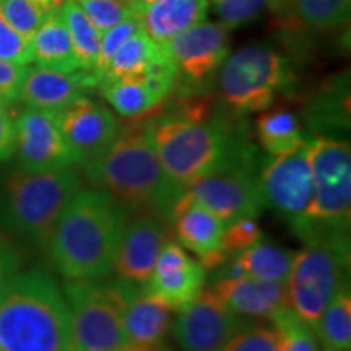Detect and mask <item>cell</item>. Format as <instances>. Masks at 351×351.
<instances>
[{"label": "cell", "mask_w": 351, "mask_h": 351, "mask_svg": "<svg viewBox=\"0 0 351 351\" xmlns=\"http://www.w3.org/2000/svg\"><path fill=\"white\" fill-rule=\"evenodd\" d=\"M127 213L106 192L80 189L52 228L46 252L65 280H101L114 270Z\"/></svg>", "instance_id": "obj_1"}, {"label": "cell", "mask_w": 351, "mask_h": 351, "mask_svg": "<svg viewBox=\"0 0 351 351\" xmlns=\"http://www.w3.org/2000/svg\"><path fill=\"white\" fill-rule=\"evenodd\" d=\"M83 171L127 213L150 212L169 221L171 208L182 192L166 176L145 124L119 130L111 147Z\"/></svg>", "instance_id": "obj_2"}, {"label": "cell", "mask_w": 351, "mask_h": 351, "mask_svg": "<svg viewBox=\"0 0 351 351\" xmlns=\"http://www.w3.org/2000/svg\"><path fill=\"white\" fill-rule=\"evenodd\" d=\"M0 351H72L67 302L46 271L16 274L0 291Z\"/></svg>", "instance_id": "obj_3"}, {"label": "cell", "mask_w": 351, "mask_h": 351, "mask_svg": "<svg viewBox=\"0 0 351 351\" xmlns=\"http://www.w3.org/2000/svg\"><path fill=\"white\" fill-rule=\"evenodd\" d=\"M314 194L301 218L289 223L306 245H350L351 150L343 140L306 138Z\"/></svg>", "instance_id": "obj_4"}, {"label": "cell", "mask_w": 351, "mask_h": 351, "mask_svg": "<svg viewBox=\"0 0 351 351\" xmlns=\"http://www.w3.org/2000/svg\"><path fill=\"white\" fill-rule=\"evenodd\" d=\"M145 129L166 176L181 191L221 163L239 130L228 121L184 112L153 117Z\"/></svg>", "instance_id": "obj_5"}, {"label": "cell", "mask_w": 351, "mask_h": 351, "mask_svg": "<svg viewBox=\"0 0 351 351\" xmlns=\"http://www.w3.org/2000/svg\"><path fill=\"white\" fill-rule=\"evenodd\" d=\"M82 189L75 169H13L0 189V226L36 245H46L52 228Z\"/></svg>", "instance_id": "obj_6"}, {"label": "cell", "mask_w": 351, "mask_h": 351, "mask_svg": "<svg viewBox=\"0 0 351 351\" xmlns=\"http://www.w3.org/2000/svg\"><path fill=\"white\" fill-rule=\"evenodd\" d=\"M263 160L241 129L217 168L192 181L178 199L202 205L225 225L243 218H258L265 208L261 174Z\"/></svg>", "instance_id": "obj_7"}, {"label": "cell", "mask_w": 351, "mask_h": 351, "mask_svg": "<svg viewBox=\"0 0 351 351\" xmlns=\"http://www.w3.org/2000/svg\"><path fill=\"white\" fill-rule=\"evenodd\" d=\"M130 282L67 280L62 287L70 315L72 351H119L127 343L122 326Z\"/></svg>", "instance_id": "obj_8"}, {"label": "cell", "mask_w": 351, "mask_h": 351, "mask_svg": "<svg viewBox=\"0 0 351 351\" xmlns=\"http://www.w3.org/2000/svg\"><path fill=\"white\" fill-rule=\"evenodd\" d=\"M295 83L287 57L263 44H254L226 57L218 86L223 103L238 116L265 111L276 95Z\"/></svg>", "instance_id": "obj_9"}, {"label": "cell", "mask_w": 351, "mask_h": 351, "mask_svg": "<svg viewBox=\"0 0 351 351\" xmlns=\"http://www.w3.org/2000/svg\"><path fill=\"white\" fill-rule=\"evenodd\" d=\"M348 271L350 245H307L293 258L287 280L288 302L314 332L326 306L350 283Z\"/></svg>", "instance_id": "obj_10"}, {"label": "cell", "mask_w": 351, "mask_h": 351, "mask_svg": "<svg viewBox=\"0 0 351 351\" xmlns=\"http://www.w3.org/2000/svg\"><path fill=\"white\" fill-rule=\"evenodd\" d=\"M163 49L176 69V86L191 96L202 93L221 69L230 52V33L223 23L205 20L176 34Z\"/></svg>", "instance_id": "obj_11"}, {"label": "cell", "mask_w": 351, "mask_h": 351, "mask_svg": "<svg viewBox=\"0 0 351 351\" xmlns=\"http://www.w3.org/2000/svg\"><path fill=\"white\" fill-rule=\"evenodd\" d=\"M258 181L265 208H271L288 223L301 218L314 194L307 142L289 155L263 160Z\"/></svg>", "instance_id": "obj_12"}, {"label": "cell", "mask_w": 351, "mask_h": 351, "mask_svg": "<svg viewBox=\"0 0 351 351\" xmlns=\"http://www.w3.org/2000/svg\"><path fill=\"white\" fill-rule=\"evenodd\" d=\"M251 320L232 313L212 288L179 309L173 335L181 351H217Z\"/></svg>", "instance_id": "obj_13"}, {"label": "cell", "mask_w": 351, "mask_h": 351, "mask_svg": "<svg viewBox=\"0 0 351 351\" xmlns=\"http://www.w3.org/2000/svg\"><path fill=\"white\" fill-rule=\"evenodd\" d=\"M56 116L73 163L82 168L95 163L119 134V122L114 114L86 96L77 98Z\"/></svg>", "instance_id": "obj_14"}, {"label": "cell", "mask_w": 351, "mask_h": 351, "mask_svg": "<svg viewBox=\"0 0 351 351\" xmlns=\"http://www.w3.org/2000/svg\"><path fill=\"white\" fill-rule=\"evenodd\" d=\"M15 129V152L21 169L44 173L73 165V156L62 137L54 111L26 108L16 117Z\"/></svg>", "instance_id": "obj_15"}, {"label": "cell", "mask_w": 351, "mask_h": 351, "mask_svg": "<svg viewBox=\"0 0 351 351\" xmlns=\"http://www.w3.org/2000/svg\"><path fill=\"white\" fill-rule=\"evenodd\" d=\"M205 278L200 262L189 257L179 244L168 243L158 254L155 269L142 287L171 311H179L199 295Z\"/></svg>", "instance_id": "obj_16"}, {"label": "cell", "mask_w": 351, "mask_h": 351, "mask_svg": "<svg viewBox=\"0 0 351 351\" xmlns=\"http://www.w3.org/2000/svg\"><path fill=\"white\" fill-rule=\"evenodd\" d=\"M165 221L160 215L150 212L125 221L114 261L119 278L135 285H143L150 278L158 254L166 244Z\"/></svg>", "instance_id": "obj_17"}, {"label": "cell", "mask_w": 351, "mask_h": 351, "mask_svg": "<svg viewBox=\"0 0 351 351\" xmlns=\"http://www.w3.org/2000/svg\"><path fill=\"white\" fill-rule=\"evenodd\" d=\"M169 221L174 225L179 243L200 258V265L205 270L219 267L226 261L221 251L226 225L210 210L178 199L171 208Z\"/></svg>", "instance_id": "obj_18"}, {"label": "cell", "mask_w": 351, "mask_h": 351, "mask_svg": "<svg viewBox=\"0 0 351 351\" xmlns=\"http://www.w3.org/2000/svg\"><path fill=\"white\" fill-rule=\"evenodd\" d=\"M93 86H96L93 77L85 70L59 72L43 67H28L21 82L19 99L28 108L57 112Z\"/></svg>", "instance_id": "obj_19"}, {"label": "cell", "mask_w": 351, "mask_h": 351, "mask_svg": "<svg viewBox=\"0 0 351 351\" xmlns=\"http://www.w3.org/2000/svg\"><path fill=\"white\" fill-rule=\"evenodd\" d=\"M174 85V78L148 72L122 78H103L98 83L104 99L124 117H138L150 112L173 93Z\"/></svg>", "instance_id": "obj_20"}, {"label": "cell", "mask_w": 351, "mask_h": 351, "mask_svg": "<svg viewBox=\"0 0 351 351\" xmlns=\"http://www.w3.org/2000/svg\"><path fill=\"white\" fill-rule=\"evenodd\" d=\"M212 289L232 313L247 319H270L276 311L289 304L287 282H269L241 276L217 280Z\"/></svg>", "instance_id": "obj_21"}, {"label": "cell", "mask_w": 351, "mask_h": 351, "mask_svg": "<svg viewBox=\"0 0 351 351\" xmlns=\"http://www.w3.org/2000/svg\"><path fill=\"white\" fill-rule=\"evenodd\" d=\"M122 326L127 343L161 345L173 326L171 309L145 291L142 285L130 283L122 307Z\"/></svg>", "instance_id": "obj_22"}, {"label": "cell", "mask_w": 351, "mask_h": 351, "mask_svg": "<svg viewBox=\"0 0 351 351\" xmlns=\"http://www.w3.org/2000/svg\"><path fill=\"white\" fill-rule=\"evenodd\" d=\"M208 0H153L135 15L153 43L163 46L208 16Z\"/></svg>", "instance_id": "obj_23"}, {"label": "cell", "mask_w": 351, "mask_h": 351, "mask_svg": "<svg viewBox=\"0 0 351 351\" xmlns=\"http://www.w3.org/2000/svg\"><path fill=\"white\" fill-rule=\"evenodd\" d=\"M293 258L295 254L288 249L258 241L251 247L234 254L230 263L223 262L219 265L223 269L217 274V280L251 276L269 282H287Z\"/></svg>", "instance_id": "obj_24"}, {"label": "cell", "mask_w": 351, "mask_h": 351, "mask_svg": "<svg viewBox=\"0 0 351 351\" xmlns=\"http://www.w3.org/2000/svg\"><path fill=\"white\" fill-rule=\"evenodd\" d=\"M59 8L47 15L29 39L33 62L43 69L77 72L82 67Z\"/></svg>", "instance_id": "obj_25"}, {"label": "cell", "mask_w": 351, "mask_h": 351, "mask_svg": "<svg viewBox=\"0 0 351 351\" xmlns=\"http://www.w3.org/2000/svg\"><path fill=\"white\" fill-rule=\"evenodd\" d=\"M306 124L315 132H345L350 129V80L348 73L333 78L311 101Z\"/></svg>", "instance_id": "obj_26"}, {"label": "cell", "mask_w": 351, "mask_h": 351, "mask_svg": "<svg viewBox=\"0 0 351 351\" xmlns=\"http://www.w3.org/2000/svg\"><path fill=\"white\" fill-rule=\"evenodd\" d=\"M256 129L262 148L271 156L289 155L306 143L296 116L285 109L262 114L257 119Z\"/></svg>", "instance_id": "obj_27"}, {"label": "cell", "mask_w": 351, "mask_h": 351, "mask_svg": "<svg viewBox=\"0 0 351 351\" xmlns=\"http://www.w3.org/2000/svg\"><path fill=\"white\" fill-rule=\"evenodd\" d=\"M315 335L326 348L350 351L351 346V291L350 283L339 289L320 315Z\"/></svg>", "instance_id": "obj_28"}, {"label": "cell", "mask_w": 351, "mask_h": 351, "mask_svg": "<svg viewBox=\"0 0 351 351\" xmlns=\"http://www.w3.org/2000/svg\"><path fill=\"white\" fill-rule=\"evenodd\" d=\"M160 52V44L153 43L143 29H140L117 47L109 59L103 78H122L143 73Z\"/></svg>", "instance_id": "obj_29"}, {"label": "cell", "mask_w": 351, "mask_h": 351, "mask_svg": "<svg viewBox=\"0 0 351 351\" xmlns=\"http://www.w3.org/2000/svg\"><path fill=\"white\" fill-rule=\"evenodd\" d=\"M59 10L60 15H62L64 23L69 29L70 39H72L73 49H75L80 67L91 75V70H93L96 59H98L103 33L98 32L91 25V21L83 13L80 5L77 3V0H65Z\"/></svg>", "instance_id": "obj_30"}, {"label": "cell", "mask_w": 351, "mask_h": 351, "mask_svg": "<svg viewBox=\"0 0 351 351\" xmlns=\"http://www.w3.org/2000/svg\"><path fill=\"white\" fill-rule=\"evenodd\" d=\"M65 0H0V13L7 23L25 39H32L47 15Z\"/></svg>", "instance_id": "obj_31"}, {"label": "cell", "mask_w": 351, "mask_h": 351, "mask_svg": "<svg viewBox=\"0 0 351 351\" xmlns=\"http://www.w3.org/2000/svg\"><path fill=\"white\" fill-rule=\"evenodd\" d=\"M351 0H295L296 16L307 28L328 32L348 23Z\"/></svg>", "instance_id": "obj_32"}, {"label": "cell", "mask_w": 351, "mask_h": 351, "mask_svg": "<svg viewBox=\"0 0 351 351\" xmlns=\"http://www.w3.org/2000/svg\"><path fill=\"white\" fill-rule=\"evenodd\" d=\"M270 320L280 333V351H317L319 339L315 332L289 304L276 311Z\"/></svg>", "instance_id": "obj_33"}, {"label": "cell", "mask_w": 351, "mask_h": 351, "mask_svg": "<svg viewBox=\"0 0 351 351\" xmlns=\"http://www.w3.org/2000/svg\"><path fill=\"white\" fill-rule=\"evenodd\" d=\"M217 351H280V333L274 326L251 322Z\"/></svg>", "instance_id": "obj_34"}, {"label": "cell", "mask_w": 351, "mask_h": 351, "mask_svg": "<svg viewBox=\"0 0 351 351\" xmlns=\"http://www.w3.org/2000/svg\"><path fill=\"white\" fill-rule=\"evenodd\" d=\"M142 29V25H140V20L137 15H130L127 16L125 20H122L121 23H117L112 28H109L108 32L103 33L101 36V44H99V52H98V59H96V64L93 70H91V77L96 82V86L101 78H103L104 70H106V65L111 59L114 52L117 51V47L121 46L122 43L127 41L132 34H135L137 32Z\"/></svg>", "instance_id": "obj_35"}, {"label": "cell", "mask_w": 351, "mask_h": 351, "mask_svg": "<svg viewBox=\"0 0 351 351\" xmlns=\"http://www.w3.org/2000/svg\"><path fill=\"white\" fill-rule=\"evenodd\" d=\"M77 3L101 33L134 15L129 0H77Z\"/></svg>", "instance_id": "obj_36"}, {"label": "cell", "mask_w": 351, "mask_h": 351, "mask_svg": "<svg viewBox=\"0 0 351 351\" xmlns=\"http://www.w3.org/2000/svg\"><path fill=\"white\" fill-rule=\"evenodd\" d=\"M226 28H238L256 19L262 10L278 7L282 0H208Z\"/></svg>", "instance_id": "obj_37"}, {"label": "cell", "mask_w": 351, "mask_h": 351, "mask_svg": "<svg viewBox=\"0 0 351 351\" xmlns=\"http://www.w3.org/2000/svg\"><path fill=\"white\" fill-rule=\"evenodd\" d=\"M258 241H262V230L254 218H243L232 221L225 228L221 239V251L226 256H234L244 249L251 247Z\"/></svg>", "instance_id": "obj_38"}, {"label": "cell", "mask_w": 351, "mask_h": 351, "mask_svg": "<svg viewBox=\"0 0 351 351\" xmlns=\"http://www.w3.org/2000/svg\"><path fill=\"white\" fill-rule=\"evenodd\" d=\"M0 59L19 65H28L33 62L29 41L7 23L2 13H0Z\"/></svg>", "instance_id": "obj_39"}, {"label": "cell", "mask_w": 351, "mask_h": 351, "mask_svg": "<svg viewBox=\"0 0 351 351\" xmlns=\"http://www.w3.org/2000/svg\"><path fill=\"white\" fill-rule=\"evenodd\" d=\"M28 65H19L0 59V95L8 101L19 99V91Z\"/></svg>", "instance_id": "obj_40"}, {"label": "cell", "mask_w": 351, "mask_h": 351, "mask_svg": "<svg viewBox=\"0 0 351 351\" xmlns=\"http://www.w3.org/2000/svg\"><path fill=\"white\" fill-rule=\"evenodd\" d=\"M16 147L15 121L5 104H0V161L10 160Z\"/></svg>", "instance_id": "obj_41"}, {"label": "cell", "mask_w": 351, "mask_h": 351, "mask_svg": "<svg viewBox=\"0 0 351 351\" xmlns=\"http://www.w3.org/2000/svg\"><path fill=\"white\" fill-rule=\"evenodd\" d=\"M21 265L16 249L0 234V291L19 274Z\"/></svg>", "instance_id": "obj_42"}, {"label": "cell", "mask_w": 351, "mask_h": 351, "mask_svg": "<svg viewBox=\"0 0 351 351\" xmlns=\"http://www.w3.org/2000/svg\"><path fill=\"white\" fill-rule=\"evenodd\" d=\"M119 351H171L165 343L161 345H134L125 343Z\"/></svg>", "instance_id": "obj_43"}, {"label": "cell", "mask_w": 351, "mask_h": 351, "mask_svg": "<svg viewBox=\"0 0 351 351\" xmlns=\"http://www.w3.org/2000/svg\"><path fill=\"white\" fill-rule=\"evenodd\" d=\"M130 5H132V10H134V15L137 13L138 10H142L145 5H148V3L153 2V0H129Z\"/></svg>", "instance_id": "obj_44"}, {"label": "cell", "mask_w": 351, "mask_h": 351, "mask_svg": "<svg viewBox=\"0 0 351 351\" xmlns=\"http://www.w3.org/2000/svg\"><path fill=\"white\" fill-rule=\"evenodd\" d=\"M8 103H10V101H8L7 98H3V96L2 95H0V104H5V106H7V104Z\"/></svg>", "instance_id": "obj_45"}, {"label": "cell", "mask_w": 351, "mask_h": 351, "mask_svg": "<svg viewBox=\"0 0 351 351\" xmlns=\"http://www.w3.org/2000/svg\"><path fill=\"white\" fill-rule=\"evenodd\" d=\"M322 351H335V350H330V348H326V350H322Z\"/></svg>", "instance_id": "obj_46"}]
</instances>
